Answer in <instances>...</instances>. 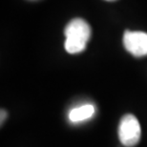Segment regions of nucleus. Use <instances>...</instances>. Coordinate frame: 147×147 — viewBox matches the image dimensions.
Listing matches in <instances>:
<instances>
[{
    "instance_id": "4",
    "label": "nucleus",
    "mask_w": 147,
    "mask_h": 147,
    "mask_svg": "<svg viewBox=\"0 0 147 147\" xmlns=\"http://www.w3.org/2000/svg\"><path fill=\"white\" fill-rule=\"evenodd\" d=\"M95 112V106L92 104L81 105V106L76 107L70 111L69 119L72 122H80L88 119H91L94 116Z\"/></svg>"
},
{
    "instance_id": "2",
    "label": "nucleus",
    "mask_w": 147,
    "mask_h": 147,
    "mask_svg": "<svg viewBox=\"0 0 147 147\" xmlns=\"http://www.w3.org/2000/svg\"><path fill=\"white\" fill-rule=\"evenodd\" d=\"M142 129L139 120L134 115L128 114L122 117L119 125V138L126 147H133L140 142Z\"/></svg>"
},
{
    "instance_id": "5",
    "label": "nucleus",
    "mask_w": 147,
    "mask_h": 147,
    "mask_svg": "<svg viewBox=\"0 0 147 147\" xmlns=\"http://www.w3.org/2000/svg\"><path fill=\"white\" fill-rule=\"evenodd\" d=\"M6 117H7V112L5 110H1V123H3V121L6 119Z\"/></svg>"
},
{
    "instance_id": "3",
    "label": "nucleus",
    "mask_w": 147,
    "mask_h": 147,
    "mask_svg": "<svg viewBox=\"0 0 147 147\" xmlns=\"http://www.w3.org/2000/svg\"><path fill=\"white\" fill-rule=\"evenodd\" d=\"M124 48L134 57L147 55V33L126 31L123 36Z\"/></svg>"
},
{
    "instance_id": "6",
    "label": "nucleus",
    "mask_w": 147,
    "mask_h": 147,
    "mask_svg": "<svg viewBox=\"0 0 147 147\" xmlns=\"http://www.w3.org/2000/svg\"><path fill=\"white\" fill-rule=\"evenodd\" d=\"M106 1H116V0H106Z\"/></svg>"
},
{
    "instance_id": "1",
    "label": "nucleus",
    "mask_w": 147,
    "mask_h": 147,
    "mask_svg": "<svg viewBox=\"0 0 147 147\" xmlns=\"http://www.w3.org/2000/svg\"><path fill=\"white\" fill-rule=\"evenodd\" d=\"M64 34L65 50L69 54H78L86 48L91 37V27L84 19L75 18L67 24Z\"/></svg>"
},
{
    "instance_id": "7",
    "label": "nucleus",
    "mask_w": 147,
    "mask_h": 147,
    "mask_svg": "<svg viewBox=\"0 0 147 147\" xmlns=\"http://www.w3.org/2000/svg\"><path fill=\"white\" fill-rule=\"evenodd\" d=\"M32 1H34V0H32Z\"/></svg>"
}]
</instances>
